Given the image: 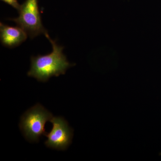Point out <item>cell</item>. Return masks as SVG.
<instances>
[{
    "mask_svg": "<svg viewBox=\"0 0 161 161\" xmlns=\"http://www.w3.org/2000/svg\"><path fill=\"white\" fill-rule=\"evenodd\" d=\"M45 36L53 46V51L48 54L32 57L31 69L27 75L36 78L39 81L45 82L53 76L64 75L69 68L74 66L67 60L63 53V47L59 46L50 38L47 33Z\"/></svg>",
    "mask_w": 161,
    "mask_h": 161,
    "instance_id": "6da1fadb",
    "label": "cell"
},
{
    "mask_svg": "<svg viewBox=\"0 0 161 161\" xmlns=\"http://www.w3.org/2000/svg\"><path fill=\"white\" fill-rule=\"evenodd\" d=\"M53 115L40 104L26 111L21 117L20 128L25 138L30 142L39 141L42 135H46L45 125Z\"/></svg>",
    "mask_w": 161,
    "mask_h": 161,
    "instance_id": "7a4b0ae2",
    "label": "cell"
},
{
    "mask_svg": "<svg viewBox=\"0 0 161 161\" xmlns=\"http://www.w3.org/2000/svg\"><path fill=\"white\" fill-rule=\"evenodd\" d=\"M18 11L19 17L10 20L15 22L31 38L47 33L42 24L38 0H26Z\"/></svg>",
    "mask_w": 161,
    "mask_h": 161,
    "instance_id": "3957f363",
    "label": "cell"
},
{
    "mask_svg": "<svg viewBox=\"0 0 161 161\" xmlns=\"http://www.w3.org/2000/svg\"><path fill=\"white\" fill-rule=\"evenodd\" d=\"M50 121L53 124V129L45 135L47 138L45 145L52 149L66 150L71 143L73 130L62 117H53Z\"/></svg>",
    "mask_w": 161,
    "mask_h": 161,
    "instance_id": "277c9868",
    "label": "cell"
},
{
    "mask_svg": "<svg viewBox=\"0 0 161 161\" xmlns=\"http://www.w3.org/2000/svg\"><path fill=\"white\" fill-rule=\"evenodd\" d=\"M26 32L20 26H11L0 23V38L4 46L12 48L19 46L27 37Z\"/></svg>",
    "mask_w": 161,
    "mask_h": 161,
    "instance_id": "5b68a950",
    "label": "cell"
},
{
    "mask_svg": "<svg viewBox=\"0 0 161 161\" xmlns=\"http://www.w3.org/2000/svg\"><path fill=\"white\" fill-rule=\"evenodd\" d=\"M4 3H7L19 11V10L21 5L18 3V0H1Z\"/></svg>",
    "mask_w": 161,
    "mask_h": 161,
    "instance_id": "8992f818",
    "label": "cell"
}]
</instances>
